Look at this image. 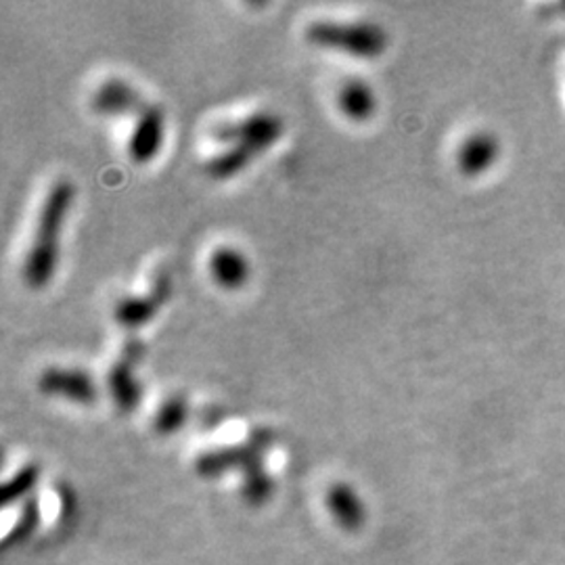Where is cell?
<instances>
[{"mask_svg":"<svg viewBox=\"0 0 565 565\" xmlns=\"http://www.w3.org/2000/svg\"><path fill=\"white\" fill-rule=\"evenodd\" d=\"M325 500H327L329 513L334 516V520L338 521L339 528H343L346 532H357L364 526L366 511H364L362 498L350 484H346V482L334 484Z\"/></svg>","mask_w":565,"mask_h":565,"instance_id":"cell-12","label":"cell"},{"mask_svg":"<svg viewBox=\"0 0 565 565\" xmlns=\"http://www.w3.org/2000/svg\"><path fill=\"white\" fill-rule=\"evenodd\" d=\"M163 143V113L156 105H145L136 115L135 128L128 140V154L136 163H149Z\"/></svg>","mask_w":565,"mask_h":565,"instance_id":"cell-8","label":"cell"},{"mask_svg":"<svg viewBox=\"0 0 565 565\" xmlns=\"http://www.w3.org/2000/svg\"><path fill=\"white\" fill-rule=\"evenodd\" d=\"M170 276L166 272H158L154 279V290L145 295L122 297L113 308V317L126 329H138L158 315L161 304L170 297Z\"/></svg>","mask_w":565,"mask_h":565,"instance_id":"cell-7","label":"cell"},{"mask_svg":"<svg viewBox=\"0 0 565 565\" xmlns=\"http://www.w3.org/2000/svg\"><path fill=\"white\" fill-rule=\"evenodd\" d=\"M207 271L218 287L226 292H237L248 283V258L233 246H221L212 251L207 260Z\"/></svg>","mask_w":565,"mask_h":565,"instance_id":"cell-9","label":"cell"},{"mask_svg":"<svg viewBox=\"0 0 565 565\" xmlns=\"http://www.w3.org/2000/svg\"><path fill=\"white\" fill-rule=\"evenodd\" d=\"M256 158H258L256 151H251L248 147L233 145V147H226L225 151L216 154L214 158L207 159L205 172L214 181H228V179L241 174Z\"/></svg>","mask_w":565,"mask_h":565,"instance_id":"cell-14","label":"cell"},{"mask_svg":"<svg viewBox=\"0 0 565 565\" xmlns=\"http://www.w3.org/2000/svg\"><path fill=\"white\" fill-rule=\"evenodd\" d=\"M143 354H145L143 343L138 339H128L122 350V359L115 362L110 371V377H108L110 394L115 407L122 413H133L140 405L143 387L136 380L135 366L136 362L143 359Z\"/></svg>","mask_w":565,"mask_h":565,"instance_id":"cell-6","label":"cell"},{"mask_svg":"<svg viewBox=\"0 0 565 565\" xmlns=\"http://www.w3.org/2000/svg\"><path fill=\"white\" fill-rule=\"evenodd\" d=\"M283 120L269 112H256L237 120V122H221L212 128V138L225 143L228 147L239 145L256 151L258 156L272 147L283 136Z\"/></svg>","mask_w":565,"mask_h":565,"instance_id":"cell-4","label":"cell"},{"mask_svg":"<svg viewBox=\"0 0 565 565\" xmlns=\"http://www.w3.org/2000/svg\"><path fill=\"white\" fill-rule=\"evenodd\" d=\"M38 526H41V505H38L36 498H30L23 507L22 518L13 526V530L7 534L2 549L25 543L38 530Z\"/></svg>","mask_w":565,"mask_h":565,"instance_id":"cell-18","label":"cell"},{"mask_svg":"<svg viewBox=\"0 0 565 565\" xmlns=\"http://www.w3.org/2000/svg\"><path fill=\"white\" fill-rule=\"evenodd\" d=\"M498 154L500 145L497 136L493 133H475L461 143L456 163L465 177H479L486 170H490V166L498 159Z\"/></svg>","mask_w":565,"mask_h":565,"instance_id":"cell-11","label":"cell"},{"mask_svg":"<svg viewBox=\"0 0 565 565\" xmlns=\"http://www.w3.org/2000/svg\"><path fill=\"white\" fill-rule=\"evenodd\" d=\"M91 103L92 110L101 115H124L145 110L140 94L122 78L105 80L92 94Z\"/></svg>","mask_w":565,"mask_h":565,"instance_id":"cell-10","label":"cell"},{"mask_svg":"<svg viewBox=\"0 0 565 565\" xmlns=\"http://www.w3.org/2000/svg\"><path fill=\"white\" fill-rule=\"evenodd\" d=\"M241 474H244L241 495L246 498V502L251 507H262L264 502H269V498L274 493V479L264 470V461L251 463L248 470H244Z\"/></svg>","mask_w":565,"mask_h":565,"instance_id":"cell-15","label":"cell"},{"mask_svg":"<svg viewBox=\"0 0 565 565\" xmlns=\"http://www.w3.org/2000/svg\"><path fill=\"white\" fill-rule=\"evenodd\" d=\"M272 444H274L272 431L258 428L249 433L246 444L202 452L195 459V472L205 479H214V477H221V475L235 472V470L244 472L251 463L264 461V454L269 452Z\"/></svg>","mask_w":565,"mask_h":565,"instance_id":"cell-3","label":"cell"},{"mask_svg":"<svg viewBox=\"0 0 565 565\" xmlns=\"http://www.w3.org/2000/svg\"><path fill=\"white\" fill-rule=\"evenodd\" d=\"M310 45L339 50L357 59H375L384 55L387 36L384 27L373 22H331L317 20L304 30Z\"/></svg>","mask_w":565,"mask_h":565,"instance_id":"cell-2","label":"cell"},{"mask_svg":"<svg viewBox=\"0 0 565 565\" xmlns=\"http://www.w3.org/2000/svg\"><path fill=\"white\" fill-rule=\"evenodd\" d=\"M341 113L352 122H369L377 110V97L373 87L362 78H348L338 92Z\"/></svg>","mask_w":565,"mask_h":565,"instance_id":"cell-13","label":"cell"},{"mask_svg":"<svg viewBox=\"0 0 565 565\" xmlns=\"http://www.w3.org/2000/svg\"><path fill=\"white\" fill-rule=\"evenodd\" d=\"M74 195L76 189L69 181L55 182L46 193L32 246L23 260V281L30 290H43L55 276L59 264L61 230L68 221Z\"/></svg>","mask_w":565,"mask_h":565,"instance_id":"cell-1","label":"cell"},{"mask_svg":"<svg viewBox=\"0 0 565 565\" xmlns=\"http://www.w3.org/2000/svg\"><path fill=\"white\" fill-rule=\"evenodd\" d=\"M41 477V467L38 465H25L18 474L13 475L11 479H7L2 484L0 490V502L7 507L11 502H15L18 498H23L27 493L34 490V486L38 484Z\"/></svg>","mask_w":565,"mask_h":565,"instance_id":"cell-17","label":"cell"},{"mask_svg":"<svg viewBox=\"0 0 565 565\" xmlns=\"http://www.w3.org/2000/svg\"><path fill=\"white\" fill-rule=\"evenodd\" d=\"M38 389L45 396L66 398L80 407H92L99 398V389L92 380L91 373L84 369H64V366H48L38 377Z\"/></svg>","mask_w":565,"mask_h":565,"instance_id":"cell-5","label":"cell"},{"mask_svg":"<svg viewBox=\"0 0 565 565\" xmlns=\"http://www.w3.org/2000/svg\"><path fill=\"white\" fill-rule=\"evenodd\" d=\"M187 419H189V403L184 396L174 394L166 398L158 408L154 419V430L158 431L159 436H172L174 431L181 430Z\"/></svg>","mask_w":565,"mask_h":565,"instance_id":"cell-16","label":"cell"}]
</instances>
